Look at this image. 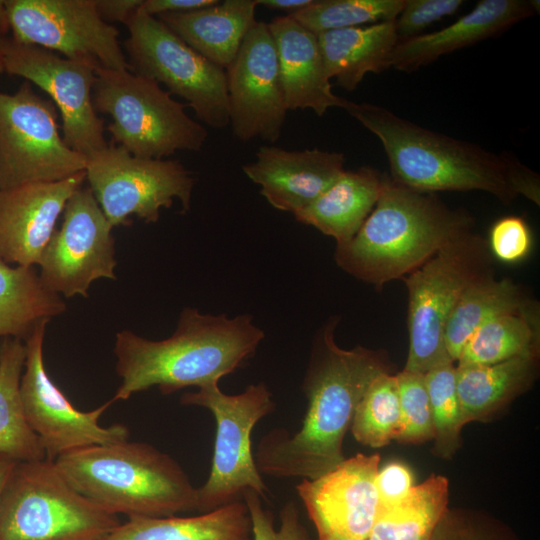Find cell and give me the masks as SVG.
Listing matches in <instances>:
<instances>
[{"instance_id":"25","label":"cell","mask_w":540,"mask_h":540,"mask_svg":"<svg viewBox=\"0 0 540 540\" xmlns=\"http://www.w3.org/2000/svg\"><path fill=\"white\" fill-rule=\"evenodd\" d=\"M328 78L347 90H355L367 73L390 68L398 44L394 21L322 32L317 35Z\"/></svg>"},{"instance_id":"44","label":"cell","mask_w":540,"mask_h":540,"mask_svg":"<svg viewBox=\"0 0 540 540\" xmlns=\"http://www.w3.org/2000/svg\"><path fill=\"white\" fill-rule=\"evenodd\" d=\"M256 2L257 5L268 9L288 11L292 14L309 5L312 0H256Z\"/></svg>"},{"instance_id":"18","label":"cell","mask_w":540,"mask_h":540,"mask_svg":"<svg viewBox=\"0 0 540 540\" xmlns=\"http://www.w3.org/2000/svg\"><path fill=\"white\" fill-rule=\"evenodd\" d=\"M379 454L358 453L315 479L296 485L317 540H367L378 507Z\"/></svg>"},{"instance_id":"32","label":"cell","mask_w":540,"mask_h":540,"mask_svg":"<svg viewBox=\"0 0 540 540\" xmlns=\"http://www.w3.org/2000/svg\"><path fill=\"white\" fill-rule=\"evenodd\" d=\"M539 353V310L536 304L483 323L469 338L457 366L490 365Z\"/></svg>"},{"instance_id":"38","label":"cell","mask_w":540,"mask_h":540,"mask_svg":"<svg viewBox=\"0 0 540 540\" xmlns=\"http://www.w3.org/2000/svg\"><path fill=\"white\" fill-rule=\"evenodd\" d=\"M431 540H517L512 531L491 518L448 510Z\"/></svg>"},{"instance_id":"13","label":"cell","mask_w":540,"mask_h":540,"mask_svg":"<svg viewBox=\"0 0 540 540\" xmlns=\"http://www.w3.org/2000/svg\"><path fill=\"white\" fill-rule=\"evenodd\" d=\"M11 38L96 69L129 70L119 31L95 0H4Z\"/></svg>"},{"instance_id":"2","label":"cell","mask_w":540,"mask_h":540,"mask_svg":"<svg viewBox=\"0 0 540 540\" xmlns=\"http://www.w3.org/2000/svg\"><path fill=\"white\" fill-rule=\"evenodd\" d=\"M351 117L382 144L390 177L412 190L483 191L510 204L522 195L540 199L539 175L515 156L496 154L474 143L421 127L387 108L350 101Z\"/></svg>"},{"instance_id":"37","label":"cell","mask_w":540,"mask_h":540,"mask_svg":"<svg viewBox=\"0 0 540 540\" xmlns=\"http://www.w3.org/2000/svg\"><path fill=\"white\" fill-rule=\"evenodd\" d=\"M243 500L251 518L252 540H313L300 521L293 502H287L281 509L280 526L276 529L272 512L264 508L262 498L256 492L247 490Z\"/></svg>"},{"instance_id":"31","label":"cell","mask_w":540,"mask_h":540,"mask_svg":"<svg viewBox=\"0 0 540 540\" xmlns=\"http://www.w3.org/2000/svg\"><path fill=\"white\" fill-rule=\"evenodd\" d=\"M26 351L21 339L0 342V454L16 461L45 459L39 437L29 426L20 395Z\"/></svg>"},{"instance_id":"7","label":"cell","mask_w":540,"mask_h":540,"mask_svg":"<svg viewBox=\"0 0 540 540\" xmlns=\"http://www.w3.org/2000/svg\"><path fill=\"white\" fill-rule=\"evenodd\" d=\"M120 524L46 458L18 461L0 495V540H99Z\"/></svg>"},{"instance_id":"16","label":"cell","mask_w":540,"mask_h":540,"mask_svg":"<svg viewBox=\"0 0 540 540\" xmlns=\"http://www.w3.org/2000/svg\"><path fill=\"white\" fill-rule=\"evenodd\" d=\"M112 225L89 187H80L66 203L40 261V278L56 294L87 296L99 278L116 279Z\"/></svg>"},{"instance_id":"30","label":"cell","mask_w":540,"mask_h":540,"mask_svg":"<svg viewBox=\"0 0 540 540\" xmlns=\"http://www.w3.org/2000/svg\"><path fill=\"white\" fill-rule=\"evenodd\" d=\"M448 480L431 475L401 500L377 507L367 540H431L448 511Z\"/></svg>"},{"instance_id":"33","label":"cell","mask_w":540,"mask_h":540,"mask_svg":"<svg viewBox=\"0 0 540 540\" xmlns=\"http://www.w3.org/2000/svg\"><path fill=\"white\" fill-rule=\"evenodd\" d=\"M400 428V404L395 375L376 376L356 406L351 432L361 444L383 447L395 440Z\"/></svg>"},{"instance_id":"21","label":"cell","mask_w":540,"mask_h":540,"mask_svg":"<svg viewBox=\"0 0 540 540\" xmlns=\"http://www.w3.org/2000/svg\"><path fill=\"white\" fill-rule=\"evenodd\" d=\"M538 2V1H537ZM536 1L482 0L466 15L438 31L399 42L391 53L390 68L412 72L439 57L503 33L535 15Z\"/></svg>"},{"instance_id":"4","label":"cell","mask_w":540,"mask_h":540,"mask_svg":"<svg viewBox=\"0 0 540 540\" xmlns=\"http://www.w3.org/2000/svg\"><path fill=\"white\" fill-rule=\"evenodd\" d=\"M474 219L434 193L420 192L383 173L379 198L355 236L336 245V264L353 277L382 288L410 274L440 248L473 230Z\"/></svg>"},{"instance_id":"1","label":"cell","mask_w":540,"mask_h":540,"mask_svg":"<svg viewBox=\"0 0 540 540\" xmlns=\"http://www.w3.org/2000/svg\"><path fill=\"white\" fill-rule=\"evenodd\" d=\"M337 323L332 318L315 341L302 384L308 408L301 428L292 436L273 429L260 439L254 459L261 474L315 479L346 459L343 441L356 406L372 380L389 368L380 351L339 347Z\"/></svg>"},{"instance_id":"41","label":"cell","mask_w":540,"mask_h":540,"mask_svg":"<svg viewBox=\"0 0 540 540\" xmlns=\"http://www.w3.org/2000/svg\"><path fill=\"white\" fill-rule=\"evenodd\" d=\"M413 482L411 470L400 462H390L378 469L375 477L378 505H391L401 500L414 486Z\"/></svg>"},{"instance_id":"22","label":"cell","mask_w":540,"mask_h":540,"mask_svg":"<svg viewBox=\"0 0 540 540\" xmlns=\"http://www.w3.org/2000/svg\"><path fill=\"white\" fill-rule=\"evenodd\" d=\"M268 27L277 50L287 109H310L320 117L333 107L345 110L350 101L332 91L318 36L289 14L274 18Z\"/></svg>"},{"instance_id":"15","label":"cell","mask_w":540,"mask_h":540,"mask_svg":"<svg viewBox=\"0 0 540 540\" xmlns=\"http://www.w3.org/2000/svg\"><path fill=\"white\" fill-rule=\"evenodd\" d=\"M48 322H40L25 340L26 357L20 381L25 417L39 437L46 459L54 461L80 448L128 440L129 430L125 425L103 427L99 424L113 399L91 411H81L50 379L43 358Z\"/></svg>"},{"instance_id":"36","label":"cell","mask_w":540,"mask_h":540,"mask_svg":"<svg viewBox=\"0 0 540 540\" xmlns=\"http://www.w3.org/2000/svg\"><path fill=\"white\" fill-rule=\"evenodd\" d=\"M395 377L400 404V428L395 440L410 444L434 440L432 409L425 375L403 369Z\"/></svg>"},{"instance_id":"14","label":"cell","mask_w":540,"mask_h":540,"mask_svg":"<svg viewBox=\"0 0 540 540\" xmlns=\"http://www.w3.org/2000/svg\"><path fill=\"white\" fill-rule=\"evenodd\" d=\"M4 72L25 78L49 95L60 112L65 143L89 158L108 146L103 119L93 104L95 69L50 50L0 39Z\"/></svg>"},{"instance_id":"23","label":"cell","mask_w":540,"mask_h":540,"mask_svg":"<svg viewBox=\"0 0 540 540\" xmlns=\"http://www.w3.org/2000/svg\"><path fill=\"white\" fill-rule=\"evenodd\" d=\"M256 0H224L157 16L174 34L212 63L226 69L256 22Z\"/></svg>"},{"instance_id":"28","label":"cell","mask_w":540,"mask_h":540,"mask_svg":"<svg viewBox=\"0 0 540 540\" xmlns=\"http://www.w3.org/2000/svg\"><path fill=\"white\" fill-rule=\"evenodd\" d=\"M535 304L508 278L491 271L471 283L453 309L444 332L446 351L455 363L473 333L486 321Z\"/></svg>"},{"instance_id":"34","label":"cell","mask_w":540,"mask_h":540,"mask_svg":"<svg viewBox=\"0 0 540 540\" xmlns=\"http://www.w3.org/2000/svg\"><path fill=\"white\" fill-rule=\"evenodd\" d=\"M405 0H312L289 14L316 35L344 28L394 21Z\"/></svg>"},{"instance_id":"35","label":"cell","mask_w":540,"mask_h":540,"mask_svg":"<svg viewBox=\"0 0 540 540\" xmlns=\"http://www.w3.org/2000/svg\"><path fill=\"white\" fill-rule=\"evenodd\" d=\"M424 375L435 432L432 452L449 459L460 446V432L465 425L456 390L455 364L445 362Z\"/></svg>"},{"instance_id":"20","label":"cell","mask_w":540,"mask_h":540,"mask_svg":"<svg viewBox=\"0 0 540 540\" xmlns=\"http://www.w3.org/2000/svg\"><path fill=\"white\" fill-rule=\"evenodd\" d=\"M345 156L318 148L286 150L263 145L244 174L260 186V193L277 210L293 215L323 194L345 171Z\"/></svg>"},{"instance_id":"8","label":"cell","mask_w":540,"mask_h":540,"mask_svg":"<svg viewBox=\"0 0 540 540\" xmlns=\"http://www.w3.org/2000/svg\"><path fill=\"white\" fill-rule=\"evenodd\" d=\"M491 271L488 241L471 230L445 244L402 278L408 295L405 370L424 374L452 361L444 342L448 319L468 286Z\"/></svg>"},{"instance_id":"17","label":"cell","mask_w":540,"mask_h":540,"mask_svg":"<svg viewBox=\"0 0 540 540\" xmlns=\"http://www.w3.org/2000/svg\"><path fill=\"white\" fill-rule=\"evenodd\" d=\"M225 71L229 125L235 137L243 142L260 138L275 143L288 109L267 22L256 20Z\"/></svg>"},{"instance_id":"24","label":"cell","mask_w":540,"mask_h":540,"mask_svg":"<svg viewBox=\"0 0 540 540\" xmlns=\"http://www.w3.org/2000/svg\"><path fill=\"white\" fill-rule=\"evenodd\" d=\"M383 173L370 166L344 171L314 202L294 214L295 219L335 239L350 241L373 210L382 188Z\"/></svg>"},{"instance_id":"47","label":"cell","mask_w":540,"mask_h":540,"mask_svg":"<svg viewBox=\"0 0 540 540\" xmlns=\"http://www.w3.org/2000/svg\"><path fill=\"white\" fill-rule=\"evenodd\" d=\"M3 72H4V69H3L1 58H0V74L3 73Z\"/></svg>"},{"instance_id":"3","label":"cell","mask_w":540,"mask_h":540,"mask_svg":"<svg viewBox=\"0 0 540 540\" xmlns=\"http://www.w3.org/2000/svg\"><path fill=\"white\" fill-rule=\"evenodd\" d=\"M264 332L249 315L203 314L185 308L174 333L149 340L123 330L116 334V372L121 378L114 401L157 386L164 395L218 384L254 355Z\"/></svg>"},{"instance_id":"12","label":"cell","mask_w":540,"mask_h":540,"mask_svg":"<svg viewBox=\"0 0 540 540\" xmlns=\"http://www.w3.org/2000/svg\"><path fill=\"white\" fill-rule=\"evenodd\" d=\"M85 173L112 227L130 225L131 215L157 222L174 199L182 212L190 209L194 178L179 161L139 158L112 143L87 158Z\"/></svg>"},{"instance_id":"26","label":"cell","mask_w":540,"mask_h":540,"mask_svg":"<svg viewBox=\"0 0 540 540\" xmlns=\"http://www.w3.org/2000/svg\"><path fill=\"white\" fill-rule=\"evenodd\" d=\"M538 354L490 365H455L456 390L464 424L486 421L535 381Z\"/></svg>"},{"instance_id":"6","label":"cell","mask_w":540,"mask_h":540,"mask_svg":"<svg viewBox=\"0 0 540 540\" xmlns=\"http://www.w3.org/2000/svg\"><path fill=\"white\" fill-rule=\"evenodd\" d=\"M95 73L94 108L110 116L113 144L147 159L203 148L208 137L204 125L157 82L130 70L99 68Z\"/></svg>"},{"instance_id":"9","label":"cell","mask_w":540,"mask_h":540,"mask_svg":"<svg viewBox=\"0 0 540 540\" xmlns=\"http://www.w3.org/2000/svg\"><path fill=\"white\" fill-rule=\"evenodd\" d=\"M180 402L208 409L216 421L211 470L206 482L197 487V511L205 513L241 500L247 490L266 500L268 488L251 444L253 428L276 406L266 384H250L236 395L223 393L216 383L209 384L184 393Z\"/></svg>"},{"instance_id":"5","label":"cell","mask_w":540,"mask_h":540,"mask_svg":"<svg viewBox=\"0 0 540 540\" xmlns=\"http://www.w3.org/2000/svg\"><path fill=\"white\" fill-rule=\"evenodd\" d=\"M54 462L77 492L112 514L159 518L197 511V487L175 459L148 443L93 445Z\"/></svg>"},{"instance_id":"43","label":"cell","mask_w":540,"mask_h":540,"mask_svg":"<svg viewBox=\"0 0 540 540\" xmlns=\"http://www.w3.org/2000/svg\"><path fill=\"white\" fill-rule=\"evenodd\" d=\"M142 0H95L100 17L108 24L126 23L138 10Z\"/></svg>"},{"instance_id":"19","label":"cell","mask_w":540,"mask_h":540,"mask_svg":"<svg viewBox=\"0 0 540 540\" xmlns=\"http://www.w3.org/2000/svg\"><path fill=\"white\" fill-rule=\"evenodd\" d=\"M85 180L82 171L57 182L0 190V260L39 265L67 201Z\"/></svg>"},{"instance_id":"11","label":"cell","mask_w":540,"mask_h":540,"mask_svg":"<svg viewBox=\"0 0 540 540\" xmlns=\"http://www.w3.org/2000/svg\"><path fill=\"white\" fill-rule=\"evenodd\" d=\"M86 164L60 135L55 105L31 83L13 94L0 92V190L61 181L85 171Z\"/></svg>"},{"instance_id":"29","label":"cell","mask_w":540,"mask_h":540,"mask_svg":"<svg viewBox=\"0 0 540 540\" xmlns=\"http://www.w3.org/2000/svg\"><path fill=\"white\" fill-rule=\"evenodd\" d=\"M65 309L33 267H12L0 260V337L26 340L40 322Z\"/></svg>"},{"instance_id":"40","label":"cell","mask_w":540,"mask_h":540,"mask_svg":"<svg viewBox=\"0 0 540 540\" xmlns=\"http://www.w3.org/2000/svg\"><path fill=\"white\" fill-rule=\"evenodd\" d=\"M488 245L491 253L503 262L521 261L532 246L530 228L521 217H503L492 226Z\"/></svg>"},{"instance_id":"27","label":"cell","mask_w":540,"mask_h":540,"mask_svg":"<svg viewBox=\"0 0 540 540\" xmlns=\"http://www.w3.org/2000/svg\"><path fill=\"white\" fill-rule=\"evenodd\" d=\"M99 540H252V524L238 500L196 516L131 517Z\"/></svg>"},{"instance_id":"46","label":"cell","mask_w":540,"mask_h":540,"mask_svg":"<svg viewBox=\"0 0 540 540\" xmlns=\"http://www.w3.org/2000/svg\"><path fill=\"white\" fill-rule=\"evenodd\" d=\"M10 31L4 0H0V39L7 37Z\"/></svg>"},{"instance_id":"10","label":"cell","mask_w":540,"mask_h":540,"mask_svg":"<svg viewBox=\"0 0 540 540\" xmlns=\"http://www.w3.org/2000/svg\"><path fill=\"white\" fill-rule=\"evenodd\" d=\"M131 72L167 87L186 101L205 125H229L226 71L174 34L158 18L136 11L125 23Z\"/></svg>"},{"instance_id":"45","label":"cell","mask_w":540,"mask_h":540,"mask_svg":"<svg viewBox=\"0 0 540 540\" xmlns=\"http://www.w3.org/2000/svg\"><path fill=\"white\" fill-rule=\"evenodd\" d=\"M18 461L0 454V495L7 482L9 475L11 474L15 464Z\"/></svg>"},{"instance_id":"42","label":"cell","mask_w":540,"mask_h":540,"mask_svg":"<svg viewBox=\"0 0 540 540\" xmlns=\"http://www.w3.org/2000/svg\"><path fill=\"white\" fill-rule=\"evenodd\" d=\"M217 0H142L138 11L153 17L207 7Z\"/></svg>"},{"instance_id":"39","label":"cell","mask_w":540,"mask_h":540,"mask_svg":"<svg viewBox=\"0 0 540 540\" xmlns=\"http://www.w3.org/2000/svg\"><path fill=\"white\" fill-rule=\"evenodd\" d=\"M462 4V0H405L394 20L399 42L420 35L431 24L453 15Z\"/></svg>"}]
</instances>
